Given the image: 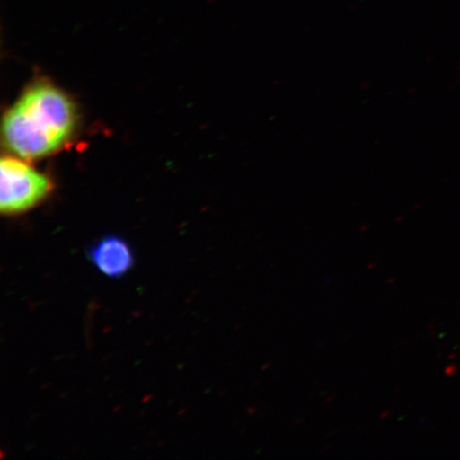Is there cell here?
<instances>
[{
  "instance_id": "2",
  "label": "cell",
  "mask_w": 460,
  "mask_h": 460,
  "mask_svg": "<svg viewBox=\"0 0 460 460\" xmlns=\"http://www.w3.org/2000/svg\"><path fill=\"white\" fill-rule=\"evenodd\" d=\"M21 159L7 156L0 161V210L4 216L26 214L53 191L50 178Z\"/></svg>"
},
{
  "instance_id": "3",
  "label": "cell",
  "mask_w": 460,
  "mask_h": 460,
  "mask_svg": "<svg viewBox=\"0 0 460 460\" xmlns=\"http://www.w3.org/2000/svg\"><path fill=\"white\" fill-rule=\"evenodd\" d=\"M86 255L97 271L113 279L124 278L135 266L134 251L128 241L119 235H106L96 241Z\"/></svg>"
},
{
  "instance_id": "1",
  "label": "cell",
  "mask_w": 460,
  "mask_h": 460,
  "mask_svg": "<svg viewBox=\"0 0 460 460\" xmlns=\"http://www.w3.org/2000/svg\"><path fill=\"white\" fill-rule=\"evenodd\" d=\"M76 105L48 82L29 85L3 120V140L14 156L41 159L65 147L76 132Z\"/></svg>"
}]
</instances>
